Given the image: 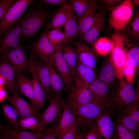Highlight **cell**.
Listing matches in <instances>:
<instances>
[{
  "mask_svg": "<svg viewBox=\"0 0 139 139\" xmlns=\"http://www.w3.org/2000/svg\"><path fill=\"white\" fill-rule=\"evenodd\" d=\"M70 8L68 5L60 6L51 20L45 26V31L63 28L67 18Z\"/></svg>",
  "mask_w": 139,
  "mask_h": 139,
  "instance_id": "28",
  "label": "cell"
},
{
  "mask_svg": "<svg viewBox=\"0 0 139 139\" xmlns=\"http://www.w3.org/2000/svg\"><path fill=\"white\" fill-rule=\"evenodd\" d=\"M125 39L124 34L116 33L111 39L114 46L110 53L109 60L114 66L116 75L120 79L123 76V71L126 61Z\"/></svg>",
  "mask_w": 139,
  "mask_h": 139,
  "instance_id": "4",
  "label": "cell"
},
{
  "mask_svg": "<svg viewBox=\"0 0 139 139\" xmlns=\"http://www.w3.org/2000/svg\"><path fill=\"white\" fill-rule=\"evenodd\" d=\"M134 4L133 1L127 0L109 9V23L111 27L117 30H123L133 16Z\"/></svg>",
  "mask_w": 139,
  "mask_h": 139,
  "instance_id": "3",
  "label": "cell"
},
{
  "mask_svg": "<svg viewBox=\"0 0 139 139\" xmlns=\"http://www.w3.org/2000/svg\"><path fill=\"white\" fill-rule=\"evenodd\" d=\"M2 0H0V3L1 2Z\"/></svg>",
  "mask_w": 139,
  "mask_h": 139,
  "instance_id": "51",
  "label": "cell"
},
{
  "mask_svg": "<svg viewBox=\"0 0 139 139\" xmlns=\"http://www.w3.org/2000/svg\"><path fill=\"white\" fill-rule=\"evenodd\" d=\"M15 0H3L0 3V20L3 18L7 11Z\"/></svg>",
  "mask_w": 139,
  "mask_h": 139,
  "instance_id": "41",
  "label": "cell"
},
{
  "mask_svg": "<svg viewBox=\"0 0 139 139\" xmlns=\"http://www.w3.org/2000/svg\"><path fill=\"white\" fill-rule=\"evenodd\" d=\"M70 90L64 102L73 111L82 105L97 102L89 85L75 82Z\"/></svg>",
  "mask_w": 139,
  "mask_h": 139,
  "instance_id": "5",
  "label": "cell"
},
{
  "mask_svg": "<svg viewBox=\"0 0 139 139\" xmlns=\"http://www.w3.org/2000/svg\"><path fill=\"white\" fill-rule=\"evenodd\" d=\"M91 0H72L70 1L69 5L76 13L78 19L80 18L89 8Z\"/></svg>",
  "mask_w": 139,
  "mask_h": 139,
  "instance_id": "38",
  "label": "cell"
},
{
  "mask_svg": "<svg viewBox=\"0 0 139 139\" xmlns=\"http://www.w3.org/2000/svg\"><path fill=\"white\" fill-rule=\"evenodd\" d=\"M69 6L67 18L63 27L69 43L73 42L75 38L78 34L79 22L74 12Z\"/></svg>",
  "mask_w": 139,
  "mask_h": 139,
  "instance_id": "27",
  "label": "cell"
},
{
  "mask_svg": "<svg viewBox=\"0 0 139 139\" xmlns=\"http://www.w3.org/2000/svg\"><path fill=\"white\" fill-rule=\"evenodd\" d=\"M8 95L4 86L0 87V102H3L6 99Z\"/></svg>",
  "mask_w": 139,
  "mask_h": 139,
  "instance_id": "46",
  "label": "cell"
},
{
  "mask_svg": "<svg viewBox=\"0 0 139 139\" xmlns=\"http://www.w3.org/2000/svg\"><path fill=\"white\" fill-rule=\"evenodd\" d=\"M56 125L51 128H47L41 139H58Z\"/></svg>",
  "mask_w": 139,
  "mask_h": 139,
  "instance_id": "40",
  "label": "cell"
},
{
  "mask_svg": "<svg viewBox=\"0 0 139 139\" xmlns=\"http://www.w3.org/2000/svg\"><path fill=\"white\" fill-rule=\"evenodd\" d=\"M22 28L18 23L10 28L0 36V55L15 49L21 44Z\"/></svg>",
  "mask_w": 139,
  "mask_h": 139,
  "instance_id": "11",
  "label": "cell"
},
{
  "mask_svg": "<svg viewBox=\"0 0 139 139\" xmlns=\"http://www.w3.org/2000/svg\"><path fill=\"white\" fill-rule=\"evenodd\" d=\"M61 47L55 48L53 65L61 78L64 88L67 90H69L73 85V76L70 68L63 58L61 50Z\"/></svg>",
  "mask_w": 139,
  "mask_h": 139,
  "instance_id": "13",
  "label": "cell"
},
{
  "mask_svg": "<svg viewBox=\"0 0 139 139\" xmlns=\"http://www.w3.org/2000/svg\"><path fill=\"white\" fill-rule=\"evenodd\" d=\"M80 131L75 121L70 130L62 139H76L80 134Z\"/></svg>",
  "mask_w": 139,
  "mask_h": 139,
  "instance_id": "39",
  "label": "cell"
},
{
  "mask_svg": "<svg viewBox=\"0 0 139 139\" xmlns=\"http://www.w3.org/2000/svg\"><path fill=\"white\" fill-rule=\"evenodd\" d=\"M107 105L93 102L82 105L74 112L76 122L80 130L88 131Z\"/></svg>",
  "mask_w": 139,
  "mask_h": 139,
  "instance_id": "2",
  "label": "cell"
},
{
  "mask_svg": "<svg viewBox=\"0 0 139 139\" xmlns=\"http://www.w3.org/2000/svg\"><path fill=\"white\" fill-rule=\"evenodd\" d=\"M111 39L106 37L98 38L92 46L94 51L98 55L104 56L110 53L114 47Z\"/></svg>",
  "mask_w": 139,
  "mask_h": 139,
  "instance_id": "32",
  "label": "cell"
},
{
  "mask_svg": "<svg viewBox=\"0 0 139 139\" xmlns=\"http://www.w3.org/2000/svg\"><path fill=\"white\" fill-rule=\"evenodd\" d=\"M5 82L3 78L0 75V87L4 86L5 85Z\"/></svg>",
  "mask_w": 139,
  "mask_h": 139,
  "instance_id": "47",
  "label": "cell"
},
{
  "mask_svg": "<svg viewBox=\"0 0 139 139\" xmlns=\"http://www.w3.org/2000/svg\"><path fill=\"white\" fill-rule=\"evenodd\" d=\"M45 131L29 132L8 126H2L0 125L1 135L11 139H41Z\"/></svg>",
  "mask_w": 139,
  "mask_h": 139,
  "instance_id": "22",
  "label": "cell"
},
{
  "mask_svg": "<svg viewBox=\"0 0 139 139\" xmlns=\"http://www.w3.org/2000/svg\"><path fill=\"white\" fill-rule=\"evenodd\" d=\"M97 1L91 0L90 6L80 18L78 22V34L82 37L93 24L99 6Z\"/></svg>",
  "mask_w": 139,
  "mask_h": 139,
  "instance_id": "23",
  "label": "cell"
},
{
  "mask_svg": "<svg viewBox=\"0 0 139 139\" xmlns=\"http://www.w3.org/2000/svg\"><path fill=\"white\" fill-rule=\"evenodd\" d=\"M29 58L30 71L32 77V80L34 96L35 106L39 110L43 109L44 108L46 100V97L36 74L34 65L33 54L29 57Z\"/></svg>",
  "mask_w": 139,
  "mask_h": 139,
  "instance_id": "21",
  "label": "cell"
},
{
  "mask_svg": "<svg viewBox=\"0 0 139 139\" xmlns=\"http://www.w3.org/2000/svg\"><path fill=\"white\" fill-rule=\"evenodd\" d=\"M33 1L32 0H15L1 20L0 36L18 22Z\"/></svg>",
  "mask_w": 139,
  "mask_h": 139,
  "instance_id": "7",
  "label": "cell"
},
{
  "mask_svg": "<svg viewBox=\"0 0 139 139\" xmlns=\"http://www.w3.org/2000/svg\"><path fill=\"white\" fill-rule=\"evenodd\" d=\"M76 121L74 112L64 102L63 109L56 125L58 139H62Z\"/></svg>",
  "mask_w": 139,
  "mask_h": 139,
  "instance_id": "19",
  "label": "cell"
},
{
  "mask_svg": "<svg viewBox=\"0 0 139 139\" xmlns=\"http://www.w3.org/2000/svg\"><path fill=\"white\" fill-rule=\"evenodd\" d=\"M42 2L46 4L60 6L68 5L67 1L65 0H43Z\"/></svg>",
  "mask_w": 139,
  "mask_h": 139,
  "instance_id": "44",
  "label": "cell"
},
{
  "mask_svg": "<svg viewBox=\"0 0 139 139\" xmlns=\"http://www.w3.org/2000/svg\"><path fill=\"white\" fill-rule=\"evenodd\" d=\"M29 47L37 58L45 62L53 57L56 52V48L49 40L45 31L38 39L30 44Z\"/></svg>",
  "mask_w": 139,
  "mask_h": 139,
  "instance_id": "12",
  "label": "cell"
},
{
  "mask_svg": "<svg viewBox=\"0 0 139 139\" xmlns=\"http://www.w3.org/2000/svg\"><path fill=\"white\" fill-rule=\"evenodd\" d=\"M136 91L131 84L123 83L112 97L108 106L112 110L121 112L129 104L135 101Z\"/></svg>",
  "mask_w": 139,
  "mask_h": 139,
  "instance_id": "8",
  "label": "cell"
},
{
  "mask_svg": "<svg viewBox=\"0 0 139 139\" xmlns=\"http://www.w3.org/2000/svg\"><path fill=\"white\" fill-rule=\"evenodd\" d=\"M114 123V139H138V137L124 126L118 119Z\"/></svg>",
  "mask_w": 139,
  "mask_h": 139,
  "instance_id": "35",
  "label": "cell"
},
{
  "mask_svg": "<svg viewBox=\"0 0 139 139\" xmlns=\"http://www.w3.org/2000/svg\"><path fill=\"white\" fill-rule=\"evenodd\" d=\"M84 139H98L97 131L95 123L89 130Z\"/></svg>",
  "mask_w": 139,
  "mask_h": 139,
  "instance_id": "43",
  "label": "cell"
},
{
  "mask_svg": "<svg viewBox=\"0 0 139 139\" xmlns=\"http://www.w3.org/2000/svg\"><path fill=\"white\" fill-rule=\"evenodd\" d=\"M50 15L49 11L33 6L28 8L17 23L21 25V41L28 40L36 35L43 27Z\"/></svg>",
  "mask_w": 139,
  "mask_h": 139,
  "instance_id": "1",
  "label": "cell"
},
{
  "mask_svg": "<svg viewBox=\"0 0 139 139\" xmlns=\"http://www.w3.org/2000/svg\"><path fill=\"white\" fill-rule=\"evenodd\" d=\"M33 54L34 65L37 77L44 91L46 100L49 101L54 95L51 90L47 65L46 62L38 60Z\"/></svg>",
  "mask_w": 139,
  "mask_h": 139,
  "instance_id": "15",
  "label": "cell"
},
{
  "mask_svg": "<svg viewBox=\"0 0 139 139\" xmlns=\"http://www.w3.org/2000/svg\"><path fill=\"white\" fill-rule=\"evenodd\" d=\"M18 126L22 130H30L32 132H44L47 128L41 124L37 118L34 116L20 118L19 120Z\"/></svg>",
  "mask_w": 139,
  "mask_h": 139,
  "instance_id": "31",
  "label": "cell"
},
{
  "mask_svg": "<svg viewBox=\"0 0 139 139\" xmlns=\"http://www.w3.org/2000/svg\"><path fill=\"white\" fill-rule=\"evenodd\" d=\"M118 120L125 127L138 137L139 132V106L134 101L129 104L121 112Z\"/></svg>",
  "mask_w": 139,
  "mask_h": 139,
  "instance_id": "10",
  "label": "cell"
},
{
  "mask_svg": "<svg viewBox=\"0 0 139 139\" xmlns=\"http://www.w3.org/2000/svg\"><path fill=\"white\" fill-rule=\"evenodd\" d=\"M4 53L15 72H30L29 57L25 49L21 45L15 49Z\"/></svg>",
  "mask_w": 139,
  "mask_h": 139,
  "instance_id": "14",
  "label": "cell"
},
{
  "mask_svg": "<svg viewBox=\"0 0 139 139\" xmlns=\"http://www.w3.org/2000/svg\"><path fill=\"white\" fill-rule=\"evenodd\" d=\"M124 30H125V35L134 40H138L139 14L138 12L133 15L130 22Z\"/></svg>",
  "mask_w": 139,
  "mask_h": 139,
  "instance_id": "34",
  "label": "cell"
},
{
  "mask_svg": "<svg viewBox=\"0 0 139 139\" xmlns=\"http://www.w3.org/2000/svg\"><path fill=\"white\" fill-rule=\"evenodd\" d=\"M45 31L49 40L55 48L61 47L65 43H68L65 33L61 29Z\"/></svg>",
  "mask_w": 139,
  "mask_h": 139,
  "instance_id": "33",
  "label": "cell"
},
{
  "mask_svg": "<svg viewBox=\"0 0 139 139\" xmlns=\"http://www.w3.org/2000/svg\"><path fill=\"white\" fill-rule=\"evenodd\" d=\"M134 4H137V5H139V1L138 0H134Z\"/></svg>",
  "mask_w": 139,
  "mask_h": 139,
  "instance_id": "50",
  "label": "cell"
},
{
  "mask_svg": "<svg viewBox=\"0 0 139 139\" xmlns=\"http://www.w3.org/2000/svg\"><path fill=\"white\" fill-rule=\"evenodd\" d=\"M49 103L42 113H40L37 117L44 127L56 125L58 122L63 111L64 101L62 94H55L49 101Z\"/></svg>",
  "mask_w": 139,
  "mask_h": 139,
  "instance_id": "6",
  "label": "cell"
},
{
  "mask_svg": "<svg viewBox=\"0 0 139 139\" xmlns=\"http://www.w3.org/2000/svg\"><path fill=\"white\" fill-rule=\"evenodd\" d=\"M74 77L75 82L89 85L96 79V75L94 70L78 61L74 71Z\"/></svg>",
  "mask_w": 139,
  "mask_h": 139,
  "instance_id": "25",
  "label": "cell"
},
{
  "mask_svg": "<svg viewBox=\"0 0 139 139\" xmlns=\"http://www.w3.org/2000/svg\"><path fill=\"white\" fill-rule=\"evenodd\" d=\"M97 102L107 105V97L109 92V84L96 79L89 85Z\"/></svg>",
  "mask_w": 139,
  "mask_h": 139,
  "instance_id": "26",
  "label": "cell"
},
{
  "mask_svg": "<svg viewBox=\"0 0 139 139\" xmlns=\"http://www.w3.org/2000/svg\"><path fill=\"white\" fill-rule=\"evenodd\" d=\"M84 138L82 134H80L76 139H84Z\"/></svg>",
  "mask_w": 139,
  "mask_h": 139,
  "instance_id": "49",
  "label": "cell"
},
{
  "mask_svg": "<svg viewBox=\"0 0 139 139\" xmlns=\"http://www.w3.org/2000/svg\"><path fill=\"white\" fill-rule=\"evenodd\" d=\"M63 58L74 74L75 68L78 62L77 55L75 48L69 43L63 44L61 47Z\"/></svg>",
  "mask_w": 139,
  "mask_h": 139,
  "instance_id": "30",
  "label": "cell"
},
{
  "mask_svg": "<svg viewBox=\"0 0 139 139\" xmlns=\"http://www.w3.org/2000/svg\"><path fill=\"white\" fill-rule=\"evenodd\" d=\"M15 73L16 83L19 91L28 98L35 107L32 79L26 77L22 72L16 71Z\"/></svg>",
  "mask_w": 139,
  "mask_h": 139,
  "instance_id": "24",
  "label": "cell"
},
{
  "mask_svg": "<svg viewBox=\"0 0 139 139\" xmlns=\"http://www.w3.org/2000/svg\"><path fill=\"white\" fill-rule=\"evenodd\" d=\"M54 57L46 63L49 72L50 87L52 93L61 94L62 90L64 88L63 82L53 65Z\"/></svg>",
  "mask_w": 139,
  "mask_h": 139,
  "instance_id": "29",
  "label": "cell"
},
{
  "mask_svg": "<svg viewBox=\"0 0 139 139\" xmlns=\"http://www.w3.org/2000/svg\"><path fill=\"white\" fill-rule=\"evenodd\" d=\"M112 110L107 106L98 116L95 122L98 139H114L115 125Z\"/></svg>",
  "mask_w": 139,
  "mask_h": 139,
  "instance_id": "9",
  "label": "cell"
},
{
  "mask_svg": "<svg viewBox=\"0 0 139 139\" xmlns=\"http://www.w3.org/2000/svg\"><path fill=\"white\" fill-rule=\"evenodd\" d=\"M0 75L4 79L7 90L12 94H18L15 71L7 60L4 53L0 55Z\"/></svg>",
  "mask_w": 139,
  "mask_h": 139,
  "instance_id": "16",
  "label": "cell"
},
{
  "mask_svg": "<svg viewBox=\"0 0 139 139\" xmlns=\"http://www.w3.org/2000/svg\"><path fill=\"white\" fill-rule=\"evenodd\" d=\"M115 75L114 66L109 60L102 68L99 74V79L109 84L113 81Z\"/></svg>",
  "mask_w": 139,
  "mask_h": 139,
  "instance_id": "36",
  "label": "cell"
},
{
  "mask_svg": "<svg viewBox=\"0 0 139 139\" xmlns=\"http://www.w3.org/2000/svg\"><path fill=\"white\" fill-rule=\"evenodd\" d=\"M0 139H11L4 135H1L0 136Z\"/></svg>",
  "mask_w": 139,
  "mask_h": 139,
  "instance_id": "48",
  "label": "cell"
},
{
  "mask_svg": "<svg viewBox=\"0 0 139 139\" xmlns=\"http://www.w3.org/2000/svg\"><path fill=\"white\" fill-rule=\"evenodd\" d=\"M105 11L98 10L93 24L81 37L85 42L92 46L105 27Z\"/></svg>",
  "mask_w": 139,
  "mask_h": 139,
  "instance_id": "18",
  "label": "cell"
},
{
  "mask_svg": "<svg viewBox=\"0 0 139 139\" xmlns=\"http://www.w3.org/2000/svg\"><path fill=\"white\" fill-rule=\"evenodd\" d=\"M3 114L9 123L14 127L19 128L18 114L12 106L7 104H4L2 106Z\"/></svg>",
  "mask_w": 139,
  "mask_h": 139,
  "instance_id": "37",
  "label": "cell"
},
{
  "mask_svg": "<svg viewBox=\"0 0 139 139\" xmlns=\"http://www.w3.org/2000/svg\"><path fill=\"white\" fill-rule=\"evenodd\" d=\"M6 100L17 111L21 118L31 116L38 117L40 113L31 103H29L21 97L18 94L8 95Z\"/></svg>",
  "mask_w": 139,
  "mask_h": 139,
  "instance_id": "17",
  "label": "cell"
},
{
  "mask_svg": "<svg viewBox=\"0 0 139 139\" xmlns=\"http://www.w3.org/2000/svg\"><path fill=\"white\" fill-rule=\"evenodd\" d=\"M135 69L125 65L123 71V75L126 78L129 83H131L133 80Z\"/></svg>",
  "mask_w": 139,
  "mask_h": 139,
  "instance_id": "42",
  "label": "cell"
},
{
  "mask_svg": "<svg viewBox=\"0 0 139 139\" xmlns=\"http://www.w3.org/2000/svg\"><path fill=\"white\" fill-rule=\"evenodd\" d=\"M74 44L76 47L78 61L94 70L97 65V61L92 50L85 42L75 41Z\"/></svg>",
  "mask_w": 139,
  "mask_h": 139,
  "instance_id": "20",
  "label": "cell"
},
{
  "mask_svg": "<svg viewBox=\"0 0 139 139\" xmlns=\"http://www.w3.org/2000/svg\"><path fill=\"white\" fill-rule=\"evenodd\" d=\"M121 1V0H105L102 1L105 5L110 7L109 9L115 7L116 6V5H118Z\"/></svg>",
  "mask_w": 139,
  "mask_h": 139,
  "instance_id": "45",
  "label": "cell"
}]
</instances>
